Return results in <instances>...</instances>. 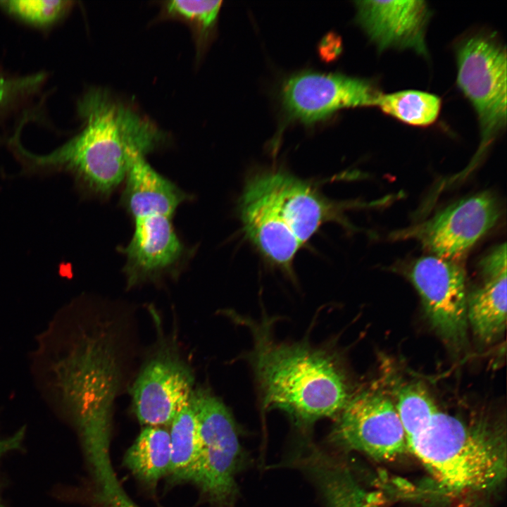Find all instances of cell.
I'll use <instances>...</instances> for the list:
<instances>
[{
  "label": "cell",
  "mask_w": 507,
  "mask_h": 507,
  "mask_svg": "<svg viewBox=\"0 0 507 507\" xmlns=\"http://www.w3.org/2000/svg\"><path fill=\"white\" fill-rule=\"evenodd\" d=\"M484 282L467 297V318L483 342L495 341L506 327V246L494 248L480 261Z\"/></svg>",
  "instance_id": "15"
},
{
  "label": "cell",
  "mask_w": 507,
  "mask_h": 507,
  "mask_svg": "<svg viewBox=\"0 0 507 507\" xmlns=\"http://www.w3.org/2000/svg\"><path fill=\"white\" fill-rule=\"evenodd\" d=\"M243 323L253 335L249 356L263 409H280L299 425L335 418L351 395L337 357L304 342L276 341L266 319Z\"/></svg>",
  "instance_id": "3"
},
{
  "label": "cell",
  "mask_w": 507,
  "mask_h": 507,
  "mask_svg": "<svg viewBox=\"0 0 507 507\" xmlns=\"http://www.w3.org/2000/svg\"><path fill=\"white\" fill-rule=\"evenodd\" d=\"M123 200L134 221L132 237L123 249L128 287L151 279L175 265L184 248L173 224L187 195L154 170L145 155L131 154Z\"/></svg>",
  "instance_id": "6"
},
{
  "label": "cell",
  "mask_w": 507,
  "mask_h": 507,
  "mask_svg": "<svg viewBox=\"0 0 507 507\" xmlns=\"http://www.w3.org/2000/svg\"><path fill=\"white\" fill-rule=\"evenodd\" d=\"M396 400L394 406L406 440L420 433L439 411L427 389L418 382L400 387Z\"/></svg>",
  "instance_id": "19"
},
{
  "label": "cell",
  "mask_w": 507,
  "mask_h": 507,
  "mask_svg": "<svg viewBox=\"0 0 507 507\" xmlns=\"http://www.w3.org/2000/svg\"><path fill=\"white\" fill-rule=\"evenodd\" d=\"M171 459L169 431L146 426L125 456V464L142 480L154 483L168 474Z\"/></svg>",
  "instance_id": "16"
},
{
  "label": "cell",
  "mask_w": 507,
  "mask_h": 507,
  "mask_svg": "<svg viewBox=\"0 0 507 507\" xmlns=\"http://www.w3.org/2000/svg\"><path fill=\"white\" fill-rule=\"evenodd\" d=\"M77 112L81 131L48 154H32L13 142L23 173H66L84 191L106 196L125 180L133 151L146 155L167 137L151 120L101 88L82 96Z\"/></svg>",
  "instance_id": "2"
},
{
  "label": "cell",
  "mask_w": 507,
  "mask_h": 507,
  "mask_svg": "<svg viewBox=\"0 0 507 507\" xmlns=\"http://www.w3.org/2000/svg\"><path fill=\"white\" fill-rule=\"evenodd\" d=\"M239 214L244 232L260 252L291 271L298 251L331 218L332 206L294 176L266 171L248 180Z\"/></svg>",
  "instance_id": "4"
},
{
  "label": "cell",
  "mask_w": 507,
  "mask_h": 507,
  "mask_svg": "<svg viewBox=\"0 0 507 507\" xmlns=\"http://www.w3.org/2000/svg\"><path fill=\"white\" fill-rule=\"evenodd\" d=\"M408 276L435 331L451 346H464L468 323L463 268L455 261L429 255L413 262Z\"/></svg>",
  "instance_id": "10"
},
{
  "label": "cell",
  "mask_w": 507,
  "mask_h": 507,
  "mask_svg": "<svg viewBox=\"0 0 507 507\" xmlns=\"http://www.w3.org/2000/svg\"><path fill=\"white\" fill-rule=\"evenodd\" d=\"M44 79V75L41 73L16 78L6 77L0 73V107L33 92Z\"/></svg>",
  "instance_id": "22"
},
{
  "label": "cell",
  "mask_w": 507,
  "mask_h": 507,
  "mask_svg": "<svg viewBox=\"0 0 507 507\" xmlns=\"http://www.w3.org/2000/svg\"><path fill=\"white\" fill-rule=\"evenodd\" d=\"M73 2L61 0L0 1V6L28 23L46 26L57 21L71 7Z\"/></svg>",
  "instance_id": "21"
},
{
  "label": "cell",
  "mask_w": 507,
  "mask_h": 507,
  "mask_svg": "<svg viewBox=\"0 0 507 507\" xmlns=\"http://www.w3.org/2000/svg\"><path fill=\"white\" fill-rule=\"evenodd\" d=\"M407 445L438 484L453 493L490 490L506 476L504 434L485 419L468 421L438 411Z\"/></svg>",
  "instance_id": "5"
},
{
  "label": "cell",
  "mask_w": 507,
  "mask_h": 507,
  "mask_svg": "<svg viewBox=\"0 0 507 507\" xmlns=\"http://www.w3.org/2000/svg\"><path fill=\"white\" fill-rule=\"evenodd\" d=\"M110 332L107 325L90 327L70 310L60 312L39 336L32 355L42 396L70 416L85 451L109 444L111 410L120 378Z\"/></svg>",
  "instance_id": "1"
},
{
  "label": "cell",
  "mask_w": 507,
  "mask_h": 507,
  "mask_svg": "<svg viewBox=\"0 0 507 507\" xmlns=\"http://www.w3.org/2000/svg\"><path fill=\"white\" fill-rule=\"evenodd\" d=\"M335 419L332 440L375 460H394L408 449L394 403L377 391L351 394Z\"/></svg>",
  "instance_id": "9"
},
{
  "label": "cell",
  "mask_w": 507,
  "mask_h": 507,
  "mask_svg": "<svg viewBox=\"0 0 507 507\" xmlns=\"http://www.w3.org/2000/svg\"><path fill=\"white\" fill-rule=\"evenodd\" d=\"M190 402L200 436V456L194 482L214 503L230 505L237 493L240 458L234 420L223 401L208 388L194 389Z\"/></svg>",
  "instance_id": "8"
},
{
  "label": "cell",
  "mask_w": 507,
  "mask_h": 507,
  "mask_svg": "<svg viewBox=\"0 0 507 507\" xmlns=\"http://www.w3.org/2000/svg\"><path fill=\"white\" fill-rule=\"evenodd\" d=\"M499 215L496 197L483 192L461 199L393 237L415 239L434 256L456 261L495 225Z\"/></svg>",
  "instance_id": "11"
},
{
  "label": "cell",
  "mask_w": 507,
  "mask_h": 507,
  "mask_svg": "<svg viewBox=\"0 0 507 507\" xmlns=\"http://www.w3.org/2000/svg\"><path fill=\"white\" fill-rule=\"evenodd\" d=\"M381 94L370 80L313 72L292 76L282 92L289 117L305 123L325 119L344 108L376 106Z\"/></svg>",
  "instance_id": "13"
},
{
  "label": "cell",
  "mask_w": 507,
  "mask_h": 507,
  "mask_svg": "<svg viewBox=\"0 0 507 507\" xmlns=\"http://www.w3.org/2000/svg\"><path fill=\"white\" fill-rule=\"evenodd\" d=\"M24 436V428L19 430L13 436L0 440V455L6 451L18 449ZM0 507H1L0 506Z\"/></svg>",
  "instance_id": "23"
},
{
  "label": "cell",
  "mask_w": 507,
  "mask_h": 507,
  "mask_svg": "<svg viewBox=\"0 0 507 507\" xmlns=\"http://www.w3.org/2000/svg\"><path fill=\"white\" fill-rule=\"evenodd\" d=\"M191 368L175 346L161 345L143 365L130 391L139 422L146 426L170 425L194 391Z\"/></svg>",
  "instance_id": "12"
},
{
  "label": "cell",
  "mask_w": 507,
  "mask_h": 507,
  "mask_svg": "<svg viewBox=\"0 0 507 507\" xmlns=\"http://www.w3.org/2000/svg\"><path fill=\"white\" fill-rule=\"evenodd\" d=\"M171 447L168 474L175 480L194 482L200 456V436L195 411L190 402L170 424Z\"/></svg>",
  "instance_id": "17"
},
{
  "label": "cell",
  "mask_w": 507,
  "mask_h": 507,
  "mask_svg": "<svg viewBox=\"0 0 507 507\" xmlns=\"http://www.w3.org/2000/svg\"><path fill=\"white\" fill-rule=\"evenodd\" d=\"M457 84L479 120L477 159L506 124V52L489 35L475 34L456 47Z\"/></svg>",
  "instance_id": "7"
},
{
  "label": "cell",
  "mask_w": 507,
  "mask_h": 507,
  "mask_svg": "<svg viewBox=\"0 0 507 507\" xmlns=\"http://www.w3.org/2000/svg\"><path fill=\"white\" fill-rule=\"evenodd\" d=\"M221 4V1H167L162 13L164 17L180 20L190 27L199 51L214 29Z\"/></svg>",
  "instance_id": "20"
},
{
  "label": "cell",
  "mask_w": 507,
  "mask_h": 507,
  "mask_svg": "<svg viewBox=\"0 0 507 507\" xmlns=\"http://www.w3.org/2000/svg\"><path fill=\"white\" fill-rule=\"evenodd\" d=\"M357 19L379 51L411 49L427 56L425 31L430 11L424 1H356Z\"/></svg>",
  "instance_id": "14"
},
{
  "label": "cell",
  "mask_w": 507,
  "mask_h": 507,
  "mask_svg": "<svg viewBox=\"0 0 507 507\" xmlns=\"http://www.w3.org/2000/svg\"><path fill=\"white\" fill-rule=\"evenodd\" d=\"M442 101L435 94L403 90L380 96L376 106L384 113L413 126L426 127L434 123L440 112Z\"/></svg>",
  "instance_id": "18"
}]
</instances>
